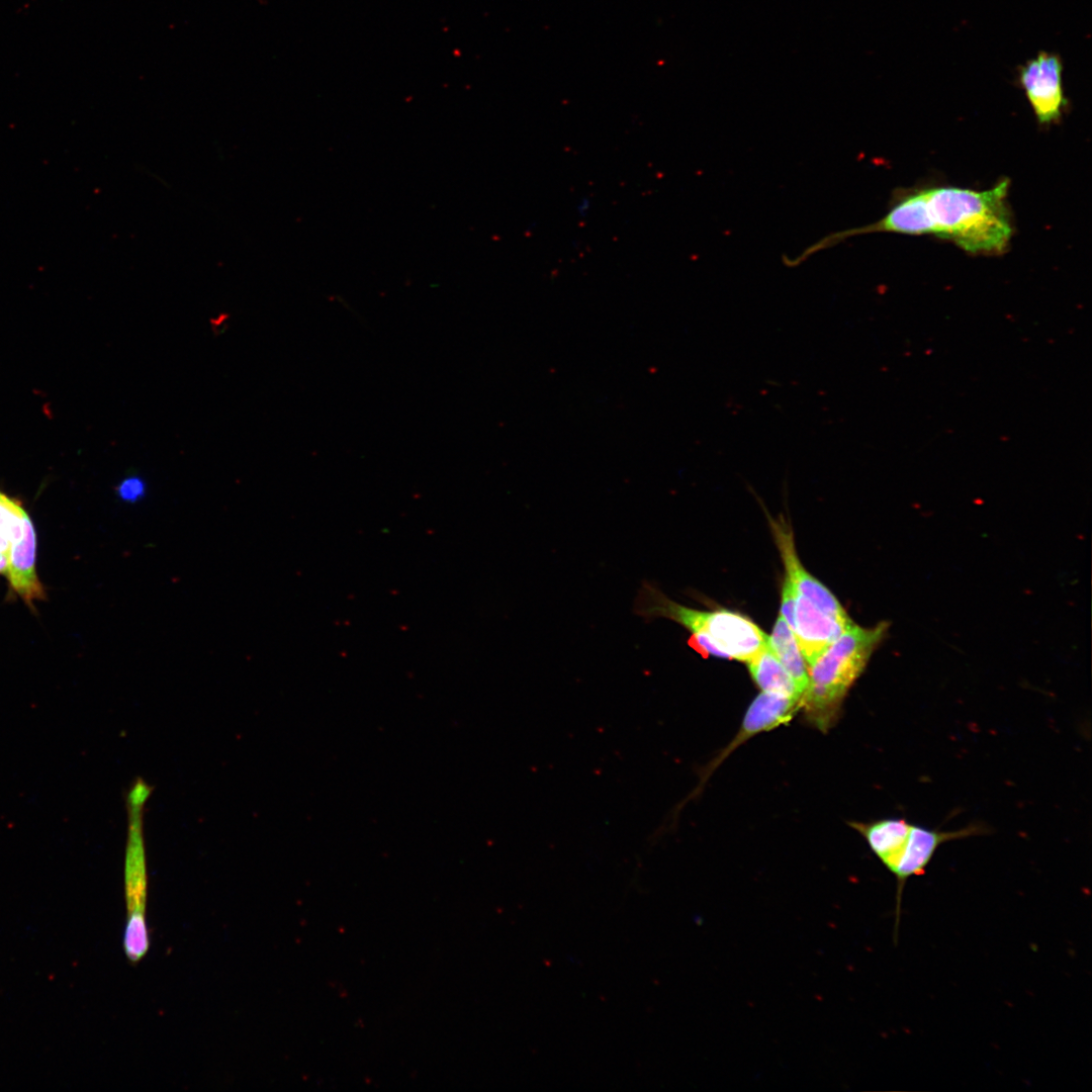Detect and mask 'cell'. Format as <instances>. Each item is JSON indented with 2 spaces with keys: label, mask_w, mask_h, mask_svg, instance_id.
Wrapping results in <instances>:
<instances>
[{
  "label": "cell",
  "mask_w": 1092,
  "mask_h": 1092,
  "mask_svg": "<svg viewBox=\"0 0 1092 1092\" xmlns=\"http://www.w3.org/2000/svg\"><path fill=\"white\" fill-rule=\"evenodd\" d=\"M1008 180L991 189L975 191L953 186L926 188L932 235L951 240L973 254L1002 253L1012 226L1005 198Z\"/></svg>",
  "instance_id": "obj_1"
},
{
  "label": "cell",
  "mask_w": 1092,
  "mask_h": 1092,
  "mask_svg": "<svg viewBox=\"0 0 1092 1092\" xmlns=\"http://www.w3.org/2000/svg\"><path fill=\"white\" fill-rule=\"evenodd\" d=\"M986 832L981 825H969L956 830L931 829L911 823L906 843L890 871L900 885L909 878L923 874L938 847L947 841L967 838Z\"/></svg>",
  "instance_id": "obj_8"
},
{
  "label": "cell",
  "mask_w": 1092,
  "mask_h": 1092,
  "mask_svg": "<svg viewBox=\"0 0 1092 1092\" xmlns=\"http://www.w3.org/2000/svg\"><path fill=\"white\" fill-rule=\"evenodd\" d=\"M593 208V200L588 194L581 195L575 202L574 210L579 219H585Z\"/></svg>",
  "instance_id": "obj_16"
},
{
  "label": "cell",
  "mask_w": 1092,
  "mask_h": 1092,
  "mask_svg": "<svg viewBox=\"0 0 1092 1092\" xmlns=\"http://www.w3.org/2000/svg\"><path fill=\"white\" fill-rule=\"evenodd\" d=\"M145 483L138 476L124 478L116 488L118 496L128 503L139 500L145 494Z\"/></svg>",
  "instance_id": "obj_14"
},
{
  "label": "cell",
  "mask_w": 1092,
  "mask_h": 1092,
  "mask_svg": "<svg viewBox=\"0 0 1092 1092\" xmlns=\"http://www.w3.org/2000/svg\"><path fill=\"white\" fill-rule=\"evenodd\" d=\"M36 534L22 503L0 490V575L26 606L46 598L36 572Z\"/></svg>",
  "instance_id": "obj_5"
},
{
  "label": "cell",
  "mask_w": 1092,
  "mask_h": 1092,
  "mask_svg": "<svg viewBox=\"0 0 1092 1092\" xmlns=\"http://www.w3.org/2000/svg\"><path fill=\"white\" fill-rule=\"evenodd\" d=\"M819 609L795 589L794 635L807 667L850 625Z\"/></svg>",
  "instance_id": "obj_9"
},
{
  "label": "cell",
  "mask_w": 1092,
  "mask_h": 1092,
  "mask_svg": "<svg viewBox=\"0 0 1092 1092\" xmlns=\"http://www.w3.org/2000/svg\"><path fill=\"white\" fill-rule=\"evenodd\" d=\"M151 787L139 779L127 794L128 833L124 863V888L127 920L123 948L130 963L140 962L149 949L146 921L147 863L143 835V809Z\"/></svg>",
  "instance_id": "obj_4"
},
{
  "label": "cell",
  "mask_w": 1092,
  "mask_h": 1092,
  "mask_svg": "<svg viewBox=\"0 0 1092 1092\" xmlns=\"http://www.w3.org/2000/svg\"><path fill=\"white\" fill-rule=\"evenodd\" d=\"M635 612L645 619H669L691 632L689 644L704 656L747 662L768 641L749 618L729 610L702 611L671 601L655 585L642 584Z\"/></svg>",
  "instance_id": "obj_2"
},
{
  "label": "cell",
  "mask_w": 1092,
  "mask_h": 1092,
  "mask_svg": "<svg viewBox=\"0 0 1092 1092\" xmlns=\"http://www.w3.org/2000/svg\"><path fill=\"white\" fill-rule=\"evenodd\" d=\"M911 823L904 818H886L856 825L871 849L889 871L906 843Z\"/></svg>",
  "instance_id": "obj_11"
},
{
  "label": "cell",
  "mask_w": 1092,
  "mask_h": 1092,
  "mask_svg": "<svg viewBox=\"0 0 1092 1092\" xmlns=\"http://www.w3.org/2000/svg\"><path fill=\"white\" fill-rule=\"evenodd\" d=\"M800 705L797 699L762 692L749 706L736 742L789 721Z\"/></svg>",
  "instance_id": "obj_10"
},
{
  "label": "cell",
  "mask_w": 1092,
  "mask_h": 1092,
  "mask_svg": "<svg viewBox=\"0 0 1092 1092\" xmlns=\"http://www.w3.org/2000/svg\"><path fill=\"white\" fill-rule=\"evenodd\" d=\"M1064 64L1059 54L1040 51L1017 68V81L1038 122L1060 119L1067 99L1063 88Z\"/></svg>",
  "instance_id": "obj_6"
},
{
  "label": "cell",
  "mask_w": 1092,
  "mask_h": 1092,
  "mask_svg": "<svg viewBox=\"0 0 1092 1092\" xmlns=\"http://www.w3.org/2000/svg\"><path fill=\"white\" fill-rule=\"evenodd\" d=\"M768 643L803 696L808 686L807 665L794 632L781 616L776 621L772 632L768 636Z\"/></svg>",
  "instance_id": "obj_13"
},
{
  "label": "cell",
  "mask_w": 1092,
  "mask_h": 1092,
  "mask_svg": "<svg viewBox=\"0 0 1092 1092\" xmlns=\"http://www.w3.org/2000/svg\"><path fill=\"white\" fill-rule=\"evenodd\" d=\"M746 663L753 680L762 692L782 695L801 702V693L791 674L770 648L768 641Z\"/></svg>",
  "instance_id": "obj_12"
},
{
  "label": "cell",
  "mask_w": 1092,
  "mask_h": 1092,
  "mask_svg": "<svg viewBox=\"0 0 1092 1092\" xmlns=\"http://www.w3.org/2000/svg\"><path fill=\"white\" fill-rule=\"evenodd\" d=\"M794 611H795V587L790 580L785 577L782 588V600L780 616L788 623L792 631L794 630Z\"/></svg>",
  "instance_id": "obj_15"
},
{
  "label": "cell",
  "mask_w": 1092,
  "mask_h": 1092,
  "mask_svg": "<svg viewBox=\"0 0 1092 1092\" xmlns=\"http://www.w3.org/2000/svg\"><path fill=\"white\" fill-rule=\"evenodd\" d=\"M776 544L784 562L786 576L795 589L819 609L842 623H850L847 613L836 597L810 574L797 554L791 528L784 520L769 519Z\"/></svg>",
  "instance_id": "obj_7"
},
{
  "label": "cell",
  "mask_w": 1092,
  "mask_h": 1092,
  "mask_svg": "<svg viewBox=\"0 0 1092 1092\" xmlns=\"http://www.w3.org/2000/svg\"><path fill=\"white\" fill-rule=\"evenodd\" d=\"M889 623L863 628L854 624L844 631L807 667L808 686L801 698L809 717L826 727L852 684L864 670L881 643Z\"/></svg>",
  "instance_id": "obj_3"
}]
</instances>
